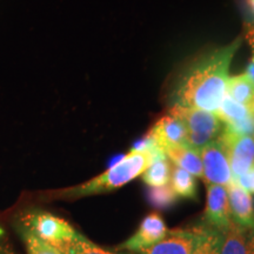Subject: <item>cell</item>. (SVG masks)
I'll use <instances>...</instances> for the list:
<instances>
[{"instance_id":"6da1fadb","label":"cell","mask_w":254,"mask_h":254,"mask_svg":"<svg viewBox=\"0 0 254 254\" xmlns=\"http://www.w3.org/2000/svg\"><path fill=\"white\" fill-rule=\"evenodd\" d=\"M241 38L205 53L187 67L173 92V106L217 113L227 94L228 69Z\"/></svg>"},{"instance_id":"7a4b0ae2","label":"cell","mask_w":254,"mask_h":254,"mask_svg":"<svg viewBox=\"0 0 254 254\" xmlns=\"http://www.w3.org/2000/svg\"><path fill=\"white\" fill-rule=\"evenodd\" d=\"M164 158H167L166 154L158 147L147 151L132 150L98 177L79 186L57 190L50 196L55 199H77L118 190L140 177L154 160Z\"/></svg>"},{"instance_id":"3957f363","label":"cell","mask_w":254,"mask_h":254,"mask_svg":"<svg viewBox=\"0 0 254 254\" xmlns=\"http://www.w3.org/2000/svg\"><path fill=\"white\" fill-rule=\"evenodd\" d=\"M170 114L185 125L186 145L199 152L209 142L217 140L224 129V125L217 114L208 111L172 106Z\"/></svg>"},{"instance_id":"277c9868","label":"cell","mask_w":254,"mask_h":254,"mask_svg":"<svg viewBox=\"0 0 254 254\" xmlns=\"http://www.w3.org/2000/svg\"><path fill=\"white\" fill-rule=\"evenodd\" d=\"M25 225L27 230L55 246L58 251L71 243L78 233L67 221L47 212L28 213L25 217Z\"/></svg>"},{"instance_id":"5b68a950","label":"cell","mask_w":254,"mask_h":254,"mask_svg":"<svg viewBox=\"0 0 254 254\" xmlns=\"http://www.w3.org/2000/svg\"><path fill=\"white\" fill-rule=\"evenodd\" d=\"M202 163V180L206 185H220L227 187L233 182L230 161L224 145L217 140L209 142L200 151Z\"/></svg>"},{"instance_id":"8992f818","label":"cell","mask_w":254,"mask_h":254,"mask_svg":"<svg viewBox=\"0 0 254 254\" xmlns=\"http://www.w3.org/2000/svg\"><path fill=\"white\" fill-rule=\"evenodd\" d=\"M219 140L227 153L233 179L254 168V134L240 135L222 129Z\"/></svg>"},{"instance_id":"52a82bcc","label":"cell","mask_w":254,"mask_h":254,"mask_svg":"<svg viewBox=\"0 0 254 254\" xmlns=\"http://www.w3.org/2000/svg\"><path fill=\"white\" fill-rule=\"evenodd\" d=\"M167 232V226L161 215L150 213L142 219L134 234L119 245L117 250L124 252H139L163 240Z\"/></svg>"},{"instance_id":"ba28073f","label":"cell","mask_w":254,"mask_h":254,"mask_svg":"<svg viewBox=\"0 0 254 254\" xmlns=\"http://www.w3.org/2000/svg\"><path fill=\"white\" fill-rule=\"evenodd\" d=\"M224 131L240 135L254 134V112L250 106L234 101L226 94L217 113Z\"/></svg>"},{"instance_id":"9c48e42d","label":"cell","mask_w":254,"mask_h":254,"mask_svg":"<svg viewBox=\"0 0 254 254\" xmlns=\"http://www.w3.org/2000/svg\"><path fill=\"white\" fill-rule=\"evenodd\" d=\"M199 226L168 231L166 237L155 245L139 252L122 254H190L199 237Z\"/></svg>"},{"instance_id":"30bf717a","label":"cell","mask_w":254,"mask_h":254,"mask_svg":"<svg viewBox=\"0 0 254 254\" xmlns=\"http://www.w3.org/2000/svg\"><path fill=\"white\" fill-rule=\"evenodd\" d=\"M205 225L224 232L232 222L227 189L220 185H207V198L204 212Z\"/></svg>"},{"instance_id":"8fae6325","label":"cell","mask_w":254,"mask_h":254,"mask_svg":"<svg viewBox=\"0 0 254 254\" xmlns=\"http://www.w3.org/2000/svg\"><path fill=\"white\" fill-rule=\"evenodd\" d=\"M226 189L232 221L247 232L254 231V205L252 196L249 192L241 189L234 180Z\"/></svg>"},{"instance_id":"7c38bea8","label":"cell","mask_w":254,"mask_h":254,"mask_svg":"<svg viewBox=\"0 0 254 254\" xmlns=\"http://www.w3.org/2000/svg\"><path fill=\"white\" fill-rule=\"evenodd\" d=\"M186 134L185 125L176 117L168 114L154 124L147 136L157 147L165 152L174 146L186 145Z\"/></svg>"},{"instance_id":"4fadbf2b","label":"cell","mask_w":254,"mask_h":254,"mask_svg":"<svg viewBox=\"0 0 254 254\" xmlns=\"http://www.w3.org/2000/svg\"><path fill=\"white\" fill-rule=\"evenodd\" d=\"M165 154L176 166L183 168L193 177H202V163L199 151L193 150L187 145H182L167 148Z\"/></svg>"},{"instance_id":"5bb4252c","label":"cell","mask_w":254,"mask_h":254,"mask_svg":"<svg viewBox=\"0 0 254 254\" xmlns=\"http://www.w3.org/2000/svg\"><path fill=\"white\" fill-rule=\"evenodd\" d=\"M249 232L238 226L233 221L222 232L221 246L219 254H246Z\"/></svg>"},{"instance_id":"9a60e30c","label":"cell","mask_w":254,"mask_h":254,"mask_svg":"<svg viewBox=\"0 0 254 254\" xmlns=\"http://www.w3.org/2000/svg\"><path fill=\"white\" fill-rule=\"evenodd\" d=\"M170 187L177 196L185 199H196V183L194 177L183 168L174 165L171 170Z\"/></svg>"},{"instance_id":"2e32d148","label":"cell","mask_w":254,"mask_h":254,"mask_svg":"<svg viewBox=\"0 0 254 254\" xmlns=\"http://www.w3.org/2000/svg\"><path fill=\"white\" fill-rule=\"evenodd\" d=\"M227 95L237 103L251 106L254 98V84L245 73L228 78Z\"/></svg>"},{"instance_id":"e0dca14e","label":"cell","mask_w":254,"mask_h":254,"mask_svg":"<svg viewBox=\"0 0 254 254\" xmlns=\"http://www.w3.org/2000/svg\"><path fill=\"white\" fill-rule=\"evenodd\" d=\"M199 237L190 254H219L222 232L206 225H200Z\"/></svg>"},{"instance_id":"ac0fdd59","label":"cell","mask_w":254,"mask_h":254,"mask_svg":"<svg viewBox=\"0 0 254 254\" xmlns=\"http://www.w3.org/2000/svg\"><path fill=\"white\" fill-rule=\"evenodd\" d=\"M171 170H172V167L167 161V158L158 159V160H154L141 174L142 182L150 187L166 186L170 183Z\"/></svg>"},{"instance_id":"d6986e66","label":"cell","mask_w":254,"mask_h":254,"mask_svg":"<svg viewBox=\"0 0 254 254\" xmlns=\"http://www.w3.org/2000/svg\"><path fill=\"white\" fill-rule=\"evenodd\" d=\"M178 196L170 186L150 187L147 190L148 202L158 209H166L172 207L177 202Z\"/></svg>"},{"instance_id":"ffe728a7","label":"cell","mask_w":254,"mask_h":254,"mask_svg":"<svg viewBox=\"0 0 254 254\" xmlns=\"http://www.w3.org/2000/svg\"><path fill=\"white\" fill-rule=\"evenodd\" d=\"M62 254H113L105 251L101 247L94 245L92 241L86 239L84 236L77 233L71 243L59 250Z\"/></svg>"},{"instance_id":"44dd1931","label":"cell","mask_w":254,"mask_h":254,"mask_svg":"<svg viewBox=\"0 0 254 254\" xmlns=\"http://www.w3.org/2000/svg\"><path fill=\"white\" fill-rule=\"evenodd\" d=\"M24 239L28 254H62L55 246L46 243L45 240L40 239L39 237L27 228L24 233Z\"/></svg>"},{"instance_id":"7402d4cb","label":"cell","mask_w":254,"mask_h":254,"mask_svg":"<svg viewBox=\"0 0 254 254\" xmlns=\"http://www.w3.org/2000/svg\"><path fill=\"white\" fill-rule=\"evenodd\" d=\"M233 180L241 187V189H244L246 192H249L250 194L251 193L254 194V168Z\"/></svg>"},{"instance_id":"603a6c76","label":"cell","mask_w":254,"mask_h":254,"mask_svg":"<svg viewBox=\"0 0 254 254\" xmlns=\"http://www.w3.org/2000/svg\"><path fill=\"white\" fill-rule=\"evenodd\" d=\"M246 38H247V40H249L251 47H252L253 55H254V25H251V24L247 25Z\"/></svg>"},{"instance_id":"cb8c5ba5","label":"cell","mask_w":254,"mask_h":254,"mask_svg":"<svg viewBox=\"0 0 254 254\" xmlns=\"http://www.w3.org/2000/svg\"><path fill=\"white\" fill-rule=\"evenodd\" d=\"M245 74L254 84V55L252 56V58H251V60H250V64H249V66H247Z\"/></svg>"},{"instance_id":"d4e9b609","label":"cell","mask_w":254,"mask_h":254,"mask_svg":"<svg viewBox=\"0 0 254 254\" xmlns=\"http://www.w3.org/2000/svg\"><path fill=\"white\" fill-rule=\"evenodd\" d=\"M246 254H254V231L249 234V241H247Z\"/></svg>"},{"instance_id":"484cf974","label":"cell","mask_w":254,"mask_h":254,"mask_svg":"<svg viewBox=\"0 0 254 254\" xmlns=\"http://www.w3.org/2000/svg\"><path fill=\"white\" fill-rule=\"evenodd\" d=\"M247 2H249L251 11H252V13L254 14V0H247Z\"/></svg>"},{"instance_id":"4316f807","label":"cell","mask_w":254,"mask_h":254,"mask_svg":"<svg viewBox=\"0 0 254 254\" xmlns=\"http://www.w3.org/2000/svg\"><path fill=\"white\" fill-rule=\"evenodd\" d=\"M251 109H252V111L254 112V98H253V100H252V104H251Z\"/></svg>"},{"instance_id":"83f0119b","label":"cell","mask_w":254,"mask_h":254,"mask_svg":"<svg viewBox=\"0 0 254 254\" xmlns=\"http://www.w3.org/2000/svg\"><path fill=\"white\" fill-rule=\"evenodd\" d=\"M2 233H4V231H2L1 228H0V236H2Z\"/></svg>"}]
</instances>
